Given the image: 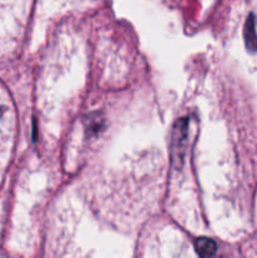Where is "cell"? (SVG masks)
Returning a JSON list of instances; mask_svg holds the SVG:
<instances>
[{"mask_svg": "<svg viewBox=\"0 0 257 258\" xmlns=\"http://www.w3.org/2000/svg\"><path fill=\"white\" fill-rule=\"evenodd\" d=\"M244 42L249 52H257V34L254 27V17L249 15L244 24Z\"/></svg>", "mask_w": 257, "mask_h": 258, "instance_id": "obj_2", "label": "cell"}, {"mask_svg": "<svg viewBox=\"0 0 257 258\" xmlns=\"http://www.w3.org/2000/svg\"><path fill=\"white\" fill-rule=\"evenodd\" d=\"M194 248L201 257H211L217 252V243L213 239L201 237L194 242Z\"/></svg>", "mask_w": 257, "mask_h": 258, "instance_id": "obj_3", "label": "cell"}, {"mask_svg": "<svg viewBox=\"0 0 257 258\" xmlns=\"http://www.w3.org/2000/svg\"><path fill=\"white\" fill-rule=\"evenodd\" d=\"M186 127H188V120L181 118L176 122L173 134V156L176 160H183V146L186 138Z\"/></svg>", "mask_w": 257, "mask_h": 258, "instance_id": "obj_1", "label": "cell"}]
</instances>
